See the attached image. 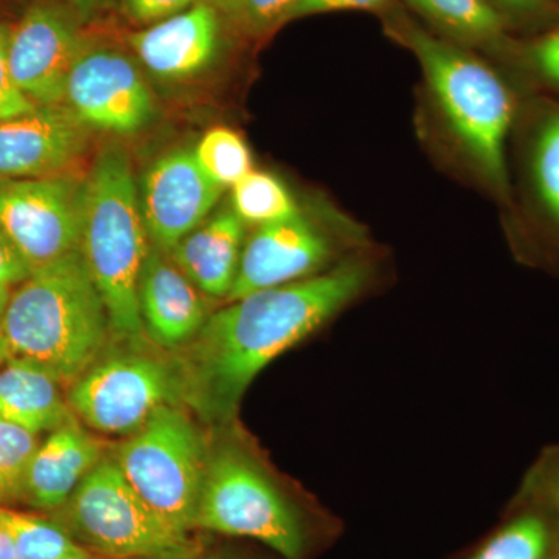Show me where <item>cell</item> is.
Wrapping results in <instances>:
<instances>
[{
  "mask_svg": "<svg viewBox=\"0 0 559 559\" xmlns=\"http://www.w3.org/2000/svg\"><path fill=\"white\" fill-rule=\"evenodd\" d=\"M374 266L348 257L314 277L261 289L209 316L179 366L182 400L226 421L252 381L283 353L322 329L370 288Z\"/></svg>",
  "mask_w": 559,
  "mask_h": 559,
  "instance_id": "cell-1",
  "label": "cell"
},
{
  "mask_svg": "<svg viewBox=\"0 0 559 559\" xmlns=\"http://www.w3.org/2000/svg\"><path fill=\"white\" fill-rule=\"evenodd\" d=\"M381 17L390 38L417 58L448 127L476 170L496 193L509 197L507 139L514 98L506 81L466 47L421 27L396 3Z\"/></svg>",
  "mask_w": 559,
  "mask_h": 559,
  "instance_id": "cell-2",
  "label": "cell"
},
{
  "mask_svg": "<svg viewBox=\"0 0 559 559\" xmlns=\"http://www.w3.org/2000/svg\"><path fill=\"white\" fill-rule=\"evenodd\" d=\"M0 334L11 356L39 362L61 384H72L100 358L110 340L108 312L80 250L11 290Z\"/></svg>",
  "mask_w": 559,
  "mask_h": 559,
  "instance_id": "cell-3",
  "label": "cell"
},
{
  "mask_svg": "<svg viewBox=\"0 0 559 559\" xmlns=\"http://www.w3.org/2000/svg\"><path fill=\"white\" fill-rule=\"evenodd\" d=\"M148 240L130 156L105 146L84 180L80 252L105 301L110 337L134 348L146 344L138 283Z\"/></svg>",
  "mask_w": 559,
  "mask_h": 559,
  "instance_id": "cell-4",
  "label": "cell"
},
{
  "mask_svg": "<svg viewBox=\"0 0 559 559\" xmlns=\"http://www.w3.org/2000/svg\"><path fill=\"white\" fill-rule=\"evenodd\" d=\"M194 527L259 540L285 559H301L307 528L299 506L245 444L209 457Z\"/></svg>",
  "mask_w": 559,
  "mask_h": 559,
  "instance_id": "cell-5",
  "label": "cell"
},
{
  "mask_svg": "<svg viewBox=\"0 0 559 559\" xmlns=\"http://www.w3.org/2000/svg\"><path fill=\"white\" fill-rule=\"evenodd\" d=\"M51 520L84 547L110 559L193 549L186 532L171 527L140 498L114 459L103 457Z\"/></svg>",
  "mask_w": 559,
  "mask_h": 559,
  "instance_id": "cell-6",
  "label": "cell"
},
{
  "mask_svg": "<svg viewBox=\"0 0 559 559\" xmlns=\"http://www.w3.org/2000/svg\"><path fill=\"white\" fill-rule=\"evenodd\" d=\"M114 460L162 520L180 532L194 527L209 457L197 426L176 404L160 407Z\"/></svg>",
  "mask_w": 559,
  "mask_h": 559,
  "instance_id": "cell-7",
  "label": "cell"
},
{
  "mask_svg": "<svg viewBox=\"0 0 559 559\" xmlns=\"http://www.w3.org/2000/svg\"><path fill=\"white\" fill-rule=\"evenodd\" d=\"M182 395L179 366L132 348L95 360L70 384L68 403L75 418L97 432L134 433Z\"/></svg>",
  "mask_w": 559,
  "mask_h": 559,
  "instance_id": "cell-8",
  "label": "cell"
},
{
  "mask_svg": "<svg viewBox=\"0 0 559 559\" xmlns=\"http://www.w3.org/2000/svg\"><path fill=\"white\" fill-rule=\"evenodd\" d=\"M84 180H0V229L33 271L80 250Z\"/></svg>",
  "mask_w": 559,
  "mask_h": 559,
  "instance_id": "cell-9",
  "label": "cell"
},
{
  "mask_svg": "<svg viewBox=\"0 0 559 559\" xmlns=\"http://www.w3.org/2000/svg\"><path fill=\"white\" fill-rule=\"evenodd\" d=\"M66 108L83 127L134 134L156 116V102L138 64L123 51L83 40L70 69Z\"/></svg>",
  "mask_w": 559,
  "mask_h": 559,
  "instance_id": "cell-10",
  "label": "cell"
},
{
  "mask_svg": "<svg viewBox=\"0 0 559 559\" xmlns=\"http://www.w3.org/2000/svg\"><path fill=\"white\" fill-rule=\"evenodd\" d=\"M223 187L201 170L191 150H175L150 165L140 180L139 205L151 245L170 253L209 218Z\"/></svg>",
  "mask_w": 559,
  "mask_h": 559,
  "instance_id": "cell-11",
  "label": "cell"
},
{
  "mask_svg": "<svg viewBox=\"0 0 559 559\" xmlns=\"http://www.w3.org/2000/svg\"><path fill=\"white\" fill-rule=\"evenodd\" d=\"M81 38L68 14L35 3L10 27L9 64L22 94L36 106H61Z\"/></svg>",
  "mask_w": 559,
  "mask_h": 559,
  "instance_id": "cell-12",
  "label": "cell"
},
{
  "mask_svg": "<svg viewBox=\"0 0 559 559\" xmlns=\"http://www.w3.org/2000/svg\"><path fill=\"white\" fill-rule=\"evenodd\" d=\"M336 255L333 241L318 226L297 215L257 227L242 246L240 266L227 300L277 288L329 271Z\"/></svg>",
  "mask_w": 559,
  "mask_h": 559,
  "instance_id": "cell-13",
  "label": "cell"
},
{
  "mask_svg": "<svg viewBox=\"0 0 559 559\" xmlns=\"http://www.w3.org/2000/svg\"><path fill=\"white\" fill-rule=\"evenodd\" d=\"M86 130L61 106L0 120V180L58 176L86 150Z\"/></svg>",
  "mask_w": 559,
  "mask_h": 559,
  "instance_id": "cell-14",
  "label": "cell"
},
{
  "mask_svg": "<svg viewBox=\"0 0 559 559\" xmlns=\"http://www.w3.org/2000/svg\"><path fill=\"white\" fill-rule=\"evenodd\" d=\"M146 336L164 348L190 344L209 319L207 304L170 253L151 246L138 283Z\"/></svg>",
  "mask_w": 559,
  "mask_h": 559,
  "instance_id": "cell-15",
  "label": "cell"
},
{
  "mask_svg": "<svg viewBox=\"0 0 559 559\" xmlns=\"http://www.w3.org/2000/svg\"><path fill=\"white\" fill-rule=\"evenodd\" d=\"M221 14L205 0L132 33L128 43L143 68L162 80H186L209 68L219 49Z\"/></svg>",
  "mask_w": 559,
  "mask_h": 559,
  "instance_id": "cell-16",
  "label": "cell"
},
{
  "mask_svg": "<svg viewBox=\"0 0 559 559\" xmlns=\"http://www.w3.org/2000/svg\"><path fill=\"white\" fill-rule=\"evenodd\" d=\"M103 460L102 443L73 415L51 430L33 455L21 500L35 510L57 511Z\"/></svg>",
  "mask_w": 559,
  "mask_h": 559,
  "instance_id": "cell-17",
  "label": "cell"
},
{
  "mask_svg": "<svg viewBox=\"0 0 559 559\" xmlns=\"http://www.w3.org/2000/svg\"><path fill=\"white\" fill-rule=\"evenodd\" d=\"M245 226L234 210L216 213L171 250V259L204 296L229 297L240 266Z\"/></svg>",
  "mask_w": 559,
  "mask_h": 559,
  "instance_id": "cell-18",
  "label": "cell"
},
{
  "mask_svg": "<svg viewBox=\"0 0 559 559\" xmlns=\"http://www.w3.org/2000/svg\"><path fill=\"white\" fill-rule=\"evenodd\" d=\"M60 384L39 362L11 356L0 362V417L36 436L60 428L73 417Z\"/></svg>",
  "mask_w": 559,
  "mask_h": 559,
  "instance_id": "cell-19",
  "label": "cell"
},
{
  "mask_svg": "<svg viewBox=\"0 0 559 559\" xmlns=\"http://www.w3.org/2000/svg\"><path fill=\"white\" fill-rule=\"evenodd\" d=\"M437 35L459 46L499 51L510 38V25L487 0H406Z\"/></svg>",
  "mask_w": 559,
  "mask_h": 559,
  "instance_id": "cell-20",
  "label": "cell"
},
{
  "mask_svg": "<svg viewBox=\"0 0 559 559\" xmlns=\"http://www.w3.org/2000/svg\"><path fill=\"white\" fill-rule=\"evenodd\" d=\"M466 559H559V530L546 511L516 496L510 516Z\"/></svg>",
  "mask_w": 559,
  "mask_h": 559,
  "instance_id": "cell-21",
  "label": "cell"
},
{
  "mask_svg": "<svg viewBox=\"0 0 559 559\" xmlns=\"http://www.w3.org/2000/svg\"><path fill=\"white\" fill-rule=\"evenodd\" d=\"M0 525L13 540L14 559H110L72 538L53 520L0 507Z\"/></svg>",
  "mask_w": 559,
  "mask_h": 559,
  "instance_id": "cell-22",
  "label": "cell"
},
{
  "mask_svg": "<svg viewBox=\"0 0 559 559\" xmlns=\"http://www.w3.org/2000/svg\"><path fill=\"white\" fill-rule=\"evenodd\" d=\"M231 205L245 224L261 227L299 215L293 194L271 173L252 170L231 187Z\"/></svg>",
  "mask_w": 559,
  "mask_h": 559,
  "instance_id": "cell-23",
  "label": "cell"
},
{
  "mask_svg": "<svg viewBox=\"0 0 559 559\" xmlns=\"http://www.w3.org/2000/svg\"><path fill=\"white\" fill-rule=\"evenodd\" d=\"M201 170L219 187H234L252 168V154L238 132L216 127L205 132L193 151Z\"/></svg>",
  "mask_w": 559,
  "mask_h": 559,
  "instance_id": "cell-24",
  "label": "cell"
},
{
  "mask_svg": "<svg viewBox=\"0 0 559 559\" xmlns=\"http://www.w3.org/2000/svg\"><path fill=\"white\" fill-rule=\"evenodd\" d=\"M532 179L547 218L559 230V110L540 121L532 150Z\"/></svg>",
  "mask_w": 559,
  "mask_h": 559,
  "instance_id": "cell-25",
  "label": "cell"
},
{
  "mask_svg": "<svg viewBox=\"0 0 559 559\" xmlns=\"http://www.w3.org/2000/svg\"><path fill=\"white\" fill-rule=\"evenodd\" d=\"M39 437L0 417V507L21 500L22 485Z\"/></svg>",
  "mask_w": 559,
  "mask_h": 559,
  "instance_id": "cell-26",
  "label": "cell"
},
{
  "mask_svg": "<svg viewBox=\"0 0 559 559\" xmlns=\"http://www.w3.org/2000/svg\"><path fill=\"white\" fill-rule=\"evenodd\" d=\"M238 31L253 38L271 35L294 20L299 0H205Z\"/></svg>",
  "mask_w": 559,
  "mask_h": 559,
  "instance_id": "cell-27",
  "label": "cell"
},
{
  "mask_svg": "<svg viewBox=\"0 0 559 559\" xmlns=\"http://www.w3.org/2000/svg\"><path fill=\"white\" fill-rule=\"evenodd\" d=\"M500 53L513 55L536 79L559 91V16L532 38H510Z\"/></svg>",
  "mask_w": 559,
  "mask_h": 559,
  "instance_id": "cell-28",
  "label": "cell"
},
{
  "mask_svg": "<svg viewBox=\"0 0 559 559\" xmlns=\"http://www.w3.org/2000/svg\"><path fill=\"white\" fill-rule=\"evenodd\" d=\"M516 496L546 511L559 530V443L540 452L525 473Z\"/></svg>",
  "mask_w": 559,
  "mask_h": 559,
  "instance_id": "cell-29",
  "label": "cell"
},
{
  "mask_svg": "<svg viewBox=\"0 0 559 559\" xmlns=\"http://www.w3.org/2000/svg\"><path fill=\"white\" fill-rule=\"evenodd\" d=\"M10 27L0 24V120L13 119L38 109L35 103L22 94L11 76L9 64Z\"/></svg>",
  "mask_w": 559,
  "mask_h": 559,
  "instance_id": "cell-30",
  "label": "cell"
},
{
  "mask_svg": "<svg viewBox=\"0 0 559 559\" xmlns=\"http://www.w3.org/2000/svg\"><path fill=\"white\" fill-rule=\"evenodd\" d=\"M510 25H547L559 16V0H487Z\"/></svg>",
  "mask_w": 559,
  "mask_h": 559,
  "instance_id": "cell-31",
  "label": "cell"
},
{
  "mask_svg": "<svg viewBox=\"0 0 559 559\" xmlns=\"http://www.w3.org/2000/svg\"><path fill=\"white\" fill-rule=\"evenodd\" d=\"M395 3L396 0H299L294 10V20L334 11H378L381 14Z\"/></svg>",
  "mask_w": 559,
  "mask_h": 559,
  "instance_id": "cell-32",
  "label": "cell"
},
{
  "mask_svg": "<svg viewBox=\"0 0 559 559\" xmlns=\"http://www.w3.org/2000/svg\"><path fill=\"white\" fill-rule=\"evenodd\" d=\"M197 2L198 0H124V5L132 20L156 24Z\"/></svg>",
  "mask_w": 559,
  "mask_h": 559,
  "instance_id": "cell-33",
  "label": "cell"
},
{
  "mask_svg": "<svg viewBox=\"0 0 559 559\" xmlns=\"http://www.w3.org/2000/svg\"><path fill=\"white\" fill-rule=\"evenodd\" d=\"M31 264L21 255L13 241L0 229V285L20 286L32 275Z\"/></svg>",
  "mask_w": 559,
  "mask_h": 559,
  "instance_id": "cell-34",
  "label": "cell"
},
{
  "mask_svg": "<svg viewBox=\"0 0 559 559\" xmlns=\"http://www.w3.org/2000/svg\"><path fill=\"white\" fill-rule=\"evenodd\" d=\"M0 559H14L13 540L2 525H0Z\"/></svg>",
  "mask_w": 559,
  "mask_h": 559,
  "instance_id": "cell-35",
  "label": "cell"
},
{
  "mask_svg": "<svg viewBox=\"0 0 559 559\" xmlns=\"http://www.w3.org/2000/svg\"><path fill=\"white\" fill-rule=\"evenodd\" d=\"M132 559H197L194 549L180 550V551H168V554L153 555V557H142Z\"/></svg>",
  "mask_w": 559,
  "mask_h": 559,
  "instance_id": "cell-36",
  "label": "cell"
},
{
  "mask_svg": "<svg viewBox=\"0 0 559 559\" xmlns=\"http://www.w3.org/2000/svg\"><path fill=\"white\" fill-rule=\"evenodd\" d=\"M64 2L70 3V5L76 7V9L91 10L97 9V7L103 5V3L108 2V0H64Z\"/></svg>",
  "mask_w": 559,
  "mask_h": 559,
  "instance_id": "cell-37",
  "label": "cell"
},
{
  "mask_svg": "<svg viewBox=\"0 0 559 559\" xmlns=\"http://www.w3.org/2000/svg\"><path fill=\"white\" fill-rule=\"evenodd\" d=\"M11 296V288L9 286L0 285V319H2L3 311H5L7 304H9Z\"/></svg>",
  "mask_w": 559,
  "mask_h": 559,
  "instance_id": "cell-38",
  "label": "cell"
},
{
  "mask_svg": "<svg viewBox=\"0 0 559 559\" xmlns=\"http://www.w3.org/2000/svg\"><path fill=\"white\" fill-rule=\"evenodd\" d=\"M9 358H11L9 345H7L5 340H3L2 334H0V362Z\"/></svg>",
  "mask_w": 559,
  "mask_h": 559,
  "instance_id": "cell-39",
  "label": "cell"
}]
</instances>
